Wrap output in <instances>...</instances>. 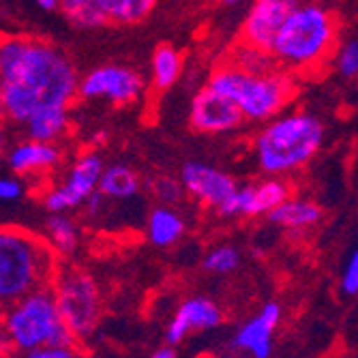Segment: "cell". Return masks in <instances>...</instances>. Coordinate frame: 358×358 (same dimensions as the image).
<instances>
[{"label": "cell", "mask_w": 358, "mask_h": 358, "mask_svg": "<svg viewBox=\"0 0 358 358\" xmlns=\"http://www.w3.org/2000/svg\"><path fill=\"white\" fill-rule=\"evenodd\" d=\"M22 358H84V354L78 350V345L60 348V345H43L37 350L24 352Z\"/></svg>", "instance_id": "obj_30"}, {"label": "cell", "mask_w": 358, "mask_h": 358, "mask_svg": "<svg viewBox=\"0 0 358 358\" xmlns=\"http://www.w3.org/2000/svg\"><path fill=\"white\" fill-rule=\"evenodd\" d=\"M140 189H142V180L138 172L124 164L106 166L99 176V185H96V191H99L106 200H116V202L136 198Z\"/></svg>", "instance_id": "obj_21"}, {"label": "cell", "mask_w": 358, "mask_h": 358, "mask_svg": "<svg viewBox=\"0 0 358 358\" xmlns=\"http://www.w3.org/2000/svg\"><path fill=\"white\" fill-rule=\"evenodd\" d=\"M178 180L185 195L213 210H217L227 200V195L238 187L230 174L210 164H204V161H187L180 168Z\"/></svg>", "instance_id": "obj_11"}, {"label": "cell", "mask_w": 358, "mask_h": 358, "mask_svg": "<svg viewBox=\"0 0 358 358\" xmlns=\"http://www.w3.org/2000/svg\"><path fill=\"white\" fill-rule=\"evenodd\" d=\"M0 120H5V88H3V80H0Z\"/></svg>", "instance_id": "obj_36"}, {"label": "cell", "mask_w": 358, "mask_h": 358, "mask_svg": "<svg viewBox=\"0 0 358 358\" xmlns=\"http://www.w3.org/2000/svg\"><path fill=\"white\" fill-rule=\"evenodd\" d=\"M301 3H311V5H322V7H331L337 0H301Z\"/></svg>", "instance_id": "obj_37"}, {"label": "cell", "mask_w": 358, "mask_h": 358, "mask_svg": "<svg viewBox=\"0 0 358 358\" xmlns=\"http://www.w3.org/2000/svg\"><path fill=\"white\" fill-rule=\"evenodd\" d=\"M7 166L15 176H41L56 170L62 161V150L58 144L22 140L7 148Z\"/></svg>", "instance_id": "obj_16"}, {"label": "cell", "mask_w": 358, "mask_h": 358, "mask_svg": "<svg viewBox=\"0 0 358 358\" xmlns=\"http://www.w3.org/2000/svg\"><path fill=\"white\" fill-rule=\"evenodd\" d=\"M241 259L243 255L234 245H217L204 253L202 266L213 275H230L241 266Z\"/></svg>", "instance_id": "obj_25"}, {"label": "cell", "mask_w": 358, "mask_h": 358, "mask_svg": "<svg viewBox=\"0 0 358 358\" xmlns=\"http://www.w3.org/2000/svg\"><path fill=\"white\" fill-rule=\"evenodd\" d=\"M189 122L200 134H227L243 124V116L225 94L202 86L191 99Z\"/></svg>", "instance_id": "obj_12"}, {"label": "cell", "mask_w": 358, "mask_h": 358, "mask_svg": "<svg viewBox=\"0 0 358 358\" xmlns=\"http://www.w3.org/2000/svg\"><path fill=\"white\" fill-rule=\"evenodd\" d=\"M327 140V127L311 112H281L253 140L255 164L266 176H287L309 166Z\"/></svg>", "instance_id": "obj_3"}, {"label": "cell", "mask_w": 358, "mask_h": 358, "mask_svg": "<svg viewBox=\"0 0 358 358\" xmlns=\"http://www.w3.org/2000/svg\"><path fill=\"white\" fill-rule=\"evenodd\" d=\"M108 22L120 24V26H134L144 22L155 7L159 5V0H94Z\"/></svg>", "instance_id": "obj_23"}, {"label": "cell", "mask_w": 358, "mask_h": 358, "mask_svg": "<svg viewBox=\"0 0 358 358\" xmlns=\"http://www.w3.org/2000/svg\"><path fill=\"white\" fill-rule=\"evenodd\" d=\"M331 58L335 64V71L343 80H354L358 76V41H356V37H348L341 43H337Z\"/></svg>", "instance_id": "obj_28"}, {"label": "cell", "mask_w": 358, "mask_h": 358, "mask_svg": "<svg viewBox=\"0 0 358 358\" xmlns=\"http://www.w3.org/2000/svg\"><path fill=\"white\" fill-rule=\"evenodd\" d=\"M230 64H234V67H238L243 71H249V73H266V71L277 69V64H275V60H273V56L268 52L251 48L247 43H243L234 52Z\"/></svg>", "instance_id": "obj_26"}, {"label": "cell", "mask_w": 358, "mask_h": 358, "mask_svg": "<svg viewBox=\"0 0 358 358\" xmlns=\"http://www.w3.org/2000/svg\"><path fill=\"white\" fill-rule=\"evenodd\" d=\"M266 217L271 219V223L283 227L289 234H305L322 221L324 210L317 202L309 198H294V195H289L287 200H283Z\"/></svg>", "instance_id": "obj_17"}, {"label": "cell", "mask_w": 358, "mask_h": 358, "mask_svg": "<svg viewBox=\"0 0 358 358\" xmlns=\"http://www.w3.org/2000/svg\"><path fill=\"white\" fill-rule=\"evenodd\" d=\"M58 255L45 238L15 225L0 227V305L50 287L58 273Z\"/></svg>", "instance_id": "obj_4"}, {"label": "cell", "mask_w": 358, "mask_h": 358, "mask_svg": "<svg viewBox=\"0 0 358 358\" xmlns=\"http://www.w3.org/2000/svg\"><path fill=\"white\" fill-rule=\"evenodd\" d=\"M146 189L155 195V200L161 204V206H176L185 200V191H182V185L178 178L174 176H152V178H146L144 180Z\"/></svg>", "instance_id": "obj_27"}, {"label": "cell", "mask_w": 358, "mask_h": 358, "mask_svg": "<svg viewBox=\"0 0 358 358\" xmlns=\"http://www.w3.org/2000/svg\"><path fill=\"white\" fill-rule=\"evenodd\" d=\"M15 354V348L9 339V335L0 329V358H11Z\"/></svg>", "instance_id": "obj_32"}, {"label": "cell", "mask_w": 358, "mask_h": 358, "mask_svg": "<svg viewBox=\"0 0 358 358\" xmlns=\"http://www.w3.org/2000/svg\"><path fill=\"white\" fill-rule=\"evenodd\" d=\"M0 80L5 88V120L22 127L43 106H71L78 96L73 60L50 41L0 37Z\"/></svg>", "instance_id": "obj_1"}, {"label": "cell", "mask_w": 358, "mask_h": 358, "mask_svg": "<svg viewBox=\"0 0 358 358\" xmlns=\"http://www.w3.org/2000/svg\"><path fill=\"white\" fill-rule=\"evenodd\" d=\"M35 5L43 11H58V5H60V0H35Z\"/></svg>", "instance_id": "obj_34"}, {"label": "cell", "mask_w": 358, "mask_h": 358, "mask_svg": "<svg viewBox=\"0 0 358 358\" xmlns=\"http://www.w3.org/2000/svg\"><path fill=\"white\" fill-rule=\"evenodd\" d=\"M0 329L9 335L20 354L43 345H78V339L60 320L52 287L35 289L5 305L0 311Z\"/></svg>", "instance_id": "obj_6"}, {"label": "cell", "mask_w": 358, "mask_h": 358, "mask_svg": "<svg viewBox=\"0 0 358 358\" xmlns=\"http://www.w3.org/2000/svg\"><path fill=\"white\" fill-rule=\"evenodd\" d=\"M106 164L96 150H84L69 168L60 185H54L43 195V206L48 213H71L82 208L84 202L96 191L99 176Z\"/></svg>", "instance_id": "obj_8"}, {"label": "cell", "mask_w": 358, "mask_h": 358, "mask_svg": "<svg viewBox=\"0 0 358 358\" xmlns=\"http://www.w3.org/2000/svg\"><path fill=\"white\" fill-rule=\"evenodd\" d=\"M106 131H99V134H94V140H92V144H103L106 142Z\"/></svg>", "instance_id": "obj_38"}, {"label": "cell", "mask_w": 358, "mask_h": 358, "mask_svg": "<svg viewBox=\"0 0 358 358\" xmlns=\"http://www.w3.org/2000/svg\"><path fill=\"white\" fill-rule=\"evenodd\" d=\"M339 285L345 296L354 299L358 294V253L352 251L345 259V264L341 268V277H339Z\"/></svg>", "instance_id": "obj_29"}, {"label": "cell", "mask_w": 358, "mask_h": 358, "mask_svg": "<svg viewBox=\"0 0 358 358\" xmlns=\"http://www.w3.org/2000/svg\"><path fill=\"white\" fill-rule=\"evenodd\" d=\"M223 5H227V7H236V5H241L243 0H221Z\"/></svg>", "instance_id": "obj_39"}, {"label": "cell", "mask_w": 358, "mask_h": 358, "mask_svg": "<svg viewBox=\"0 0 358 358\" xmlns=\"http://www.w3.org/2000/svg\"><path fill=\"white\" fill-rule=\"evenodd\" d=\"M206 86L225 94L238 108L243 120L251 122L275 118L296 96V84L287 71L273 69L266 73H249L230 62L217 67Z\"/></svg>", "instance_id": "obj_5"}, {"label": "cell", "mask_w": 358, "mask_h": 358, "mask_svg": "<svg viewBox=\"0 0 358 358\" xmlns=\"http://www.w3.org/2000/svg\"><path fill=\"white\" fill-rule=\"evenodd\" d=\"M185 219L174 206H155L146 219V236L159 249L174 247L185 236Z\"/></svg>", "instance_id": "obj_19"}, {"label": "cell", "mask_w": 358, "mask_h": 358, "mask_svg": "<svg viewBox=\"0 0 358 358\" xmlns=\"http://www.w3.org/2000/svg\"><path fill=\"white\" fill-rule=\"evenodd\" d=\"M150 358H178V352H176L174 345L166 343V345H159V348L150 354Z\"/></svg>", "instance_id": "obj_33"}, {"label": "cell", "mask_w": 358, "mask_h": 358, "mask_svg": "<svg viewBox=\"0 0 358 358\" xmlns=\"http://www.w3.org/2000/svg\"><path fill=\"white\" fill-rule=\"evenodd\" d=\"M182 54L174 45H157L150 58V80L157 90H170L182 78Z\"/></svg>", "instance_id": "obj_22"}, {"label": "cell", "mask_w": 358, "mask_h": 358, "mask_svg": "<svg viewBox=\"0 0 358 358\" xmlns=\"http://www.w3.org/2000/svg\"><path fill=\"white\" fill-rule=\"evenodd\" d=\"M339 35L341 20L331 7L299 3L277 30L268 54L287 73L313 71L331 62Z\"/></svg>", "instance_id": "obj_2"}, {"label": "cell", "mask_w": 358, "mask_h": 358, "mask_svg": "<svg viewBox=\"0 0 358 358\" xmlns=\"http://www.w3.org/2000/svg\"><path fill=\"white\" fill-rule=\"evenodd\" d=\"M0 311H3V305H0Z\"/></svg>", "instance_id": "obj_40"}, {"label": "cell", "mask_w": 358, "mask_h": 358, "mask_svg": "<svg viewBox=\"0 0 358 358\" xmlns=\"http://www.w3.org/2000/svg\"><path fill=\"white\" fill-rule=\"evenodd\" d=\"M45 243L58 257H71L82 245V230L69 213H50L45 219Z\"/></svg>", "instance_id": "obj_20"}, {"label": "cell", "mask_w": 358, "mask_h": 358, "mask_svg": "<svg viewBox=\"0 0 358 358\" xmlns=\"http://www.w3.org/2000/svg\"><path fill=\"white\" fill-rule=\"evenodd\" d=\"M299 3L301 0H253L241 28L243 43L268 52L277 30Z\"/></svg>", "instance_id": "obj_14"}, {"label": "cell", "mask_w": 358, "mask_h": 358, "mask_svg": "<svg viewBox=\"0 0 358 358\" xmlns=\"http://www.w3.org/2000/svg\"><path fill=\"white\" fill-rule=\"evenodd\" d=\"M58 11L80 30H94L108 24V17L94 0H60Z\"/></svg>", "instance_id": "obj_24"}, {"label": "cell", "mask_w": 358, "mask_h": 358, "mask_svg": "<svg viewBox=\"0 0 358 358\" xmlns=\"http://www.w3.org/2000/svg\"><path fill=\"white\" fill-rule=\"evenodd\" d=\"M7 142H9V138H7V129H5L3 120H0V161H3V157H5V152H7Z\"/></svg>", "instance_id": "obj_35"}, {"label": "cell", "mask_w": 358, "mask_h": 358, "mask_svg": "<svg viewBox=\"0 0 358 358\" xmlns=\"http://www.w3.org/2000/svg\"><path fill=\"white\" fill-rule=\"evenodd\" d=\"M221 322H223V311L215 301L206 296H191L182 301L174 311V315L170 317L166 327V343L176 348L189 335L215 331L217 327H221Z\"/></svg>", "instance_id": "obj_15"}, {"label": "cell", "mask_w": 358, "mask_h": 358, "mask_svg": "<svg viewBox=\"0 0 358 358\" xmlns=\"http://www.w3.org/2000/svg\"><path fill=\"white\" fill-rule=\"evenodd\" d=\"M26 185L17 176H0V202H17L24 198Z\"/></svg>", "instance_id": "obj_31"}, {"label": "cell", "mask_w": 358, "mask_h": 358, "mask_svg": "<svg viewBox=\"0 0 358 358\" xmlns=\"http://www.w3.org/2000/svg\"><path fill=\"white\" fill-rule=\"evenodd\" d=\"M283 320V307L277 301L262 305L253 317L241 324L232 337V348L249 358H271L273 356V337Z\"/></svg>", "instance_id": "obj_13"}, {"label": "cell", "mask_w": 358, "mask_h": 358, "mask_svg": "<svg viewBox=\"0 0 358 358\" xmlns=\"http://www.w3.org/2000/svg\"><path fill=\"white\" fill-rule=\"evenodd\" d=\"M50 287L64 327L71 331L78 343L90 339L99 329L103 313L96 279L80 266H60Z\"/></svg>", "instance_id": "obj_7"}, {"label": "cell", "mask_w": 358, "mask_h": 358, "mask_svg": "<svg viewBox=\"0 0 358 358\" xmlns=\"http://www.w3.org/2000/svg\"><path fill=\"white\" fill-rule=\"evenodd\" d=\"M144 92V78L127 64H99L78 80V96L129 106Z\"/></svg>", "instance_id": "obj_9"}, {"label": "cell", "mask_w": 358, "mask_h": 358, "mask_svg": "<svg viewBox=\"0 0 358 358\" xmlns=\"http://www.w3.org/2000/svg\"><path fill=\"white\" fill-rule=\"evenodd\" d=\"M292 195V185L281 176H266L257 182L238 185L227 200L217 208V213L225 219L236 217H266L275 210L283 200Z\"/></svg>", "instance_id": "obj_10"}, {"label": "cell", "mask_w": 358, "mask_h": 358, "mask_svg": "<svg viewBox=\"0 0 358 358\" xmlns=\"http://www.w3.org/2000/svg\"><path fill=\"white\" fill-rule=\"evenodd\" d=\"M69 124L71 116L67 106H43L26 118L22 129L28 140L58 144V140H62L69 131Z\"/></svg>", "instance_id": "obj_18"}]
</instances>
